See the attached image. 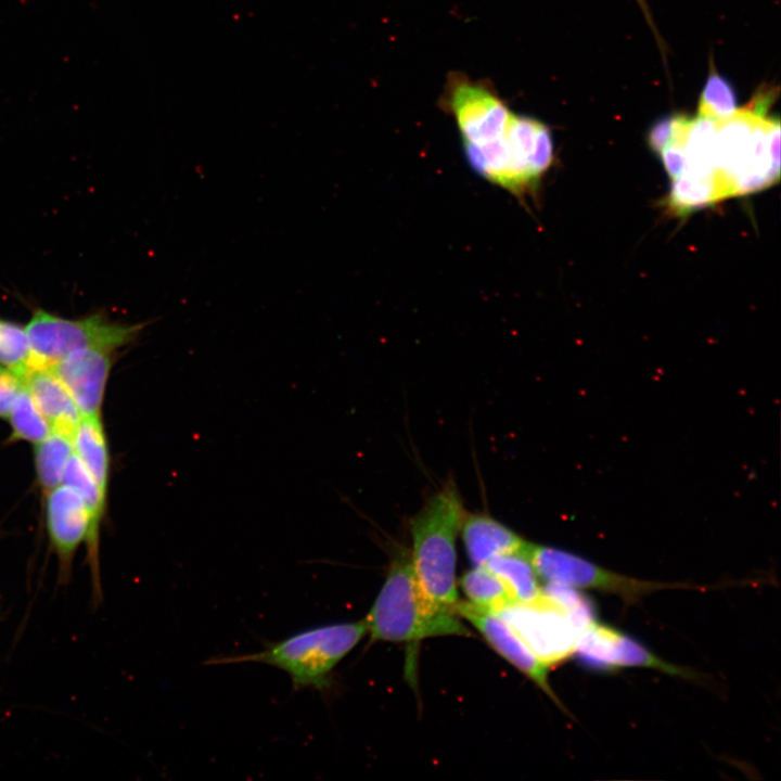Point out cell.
<instances>
[{
  "label": "cell",
  "instance_id": "obj_21",
  "mask_svg": "<svg viewBox=\"0 0 781 781\" xmlns=\"http://www.w3.org/2000/svg\"><path fill=\"white\" fill-rule=\"evenodd\" d=\"M8 419L12 437L37 444L49 435L51 426L36 407L23 383L11 406Z\"/></svg>",
  "mask_w": 781,
  "mask_h": 781
},
{
  "label": "cell",
  "instance_id": "obj_14",
  "mask_svg": "<svg viewBox=\"0 0 781 781\" xmlns=\"http://www.w3.org/2000/svg\"><path fill=\"white\" fill-rule=\"evenodd\" d=\"M460 532L473 566H484L497 555L523 550L527 542L486 514H466Z\"/></svg>",
  "mask_w": 781,
  "mask_h": 781
},
{
  "label": "cell",
  "instance_id": "obj_2",
  "mask_svg": "<svg viewBox=\"0 0 781 781\" xmlns=\"http://www.w3.org/2000/svg\"><path fill=\"white\" fill-rule=\"evenodd\" d=\"M458 614L434 604L422 591L411 560L399 554L363 619L375 641L418 642L438 636H470Z\"/></svg>",
  "mask_w": 781,
  "mask_h": 781
},
{
  "label": "cell",
  "instance_id": "obj_18",
  "mask_svg": "<svg viewBox=\"0 0 781 781\" xmlns=\"http://www.w3.org/2000/svg\"><path fill=\"white\" fill-rule=\"evenodd\" d=\"M74 452L73 435L51 430L35 448L36 474L40 486L49 491L62 483L64 469Z\"/></svg>",
  "mask_w": 781,
  "mask_h": 781
},
{
  "label": "cell",
  "instance_id": "obj_19",
  "mask_svg": "<svg viewBox=\"0 0 781 781\" xmlns=\"http://www.w3.org/2000/svg\"><path fill=\"white\" fill-rule=\"evenodd\" d=\"M717 201H720V196L714 177L688 171L673 180L668 195L669 207L680 214Z\"/></svg>",
  "mask_w": 781,
  "mask_h": 781
},
{
  "label": "cell",
  "instance_id": "obj_20",
  "mask_svg": "<svg viewBox=\"0 0 781 781\" xmlns=\"http://www.w3.org/2000/svg\"><path fill=\"white\" fill-rule=\"evenodd\" d=\"M739 112L732 85L720 75L710 62L709 72L697 105L699 117L716 123L725 121Z\"/></svg>",
  "mask_w": 781,
  "mask_h": 781
},
{
  "label": "cell",
  "instance_id": "obj_11",
  "mask_svg": "<svg viewBox=\"0 0 781 781\" xmlns=\"http://www.w3.org/2000/svg\"><path fill=\"white\" fill-rule=\"evenodd\" d=\"M113 353L102 348L82 349L49 368L66 387L81 417L101 415Z\"/></svg>",
  "mask_w": 781,
  "mask_h": 781
},
{
  "label": "cell",
  "instance_id": "obj_1",
  "mask_svg": "<svg viewBox=\"0 0 781 781\" xmlns=\"http://www.w3.org/2000/svg\"><path fill=\"white\" fill-rule=\"evenodd\" d=\"M466 513L451 482L431 496L410 520L411 564L424 594L437 606L456 612V541Z\"/></svg>",
  "mask_w": 781,
  "mask_h": 781
},
{
  "label": "cell",
  "instance_id": "obj_26",
  "mask_svg": "<svg viewBox=\"0 0 781 781\" xmlns=\"http://www.w3.org/2000/svg\"><path fill=\"white\" fill-rule=\"evenodd\" d=\"M636 1H637V3L639 4L640 9L642 10V13H643V15H644L648 24L650 25V27H651V29H652V31H653V34H654V37L656 38L657 42H660V43H658V44H660V48L663 49V43H662L661 37H660L658 33H657V29H656V27H655V24H654V22H653V18H652V15H651V11H650V9H649V5H648V3H646V0H636Z\"/></svg>",
  "mask_w": 781,
  "mask_h": 781
},
{
  "label": "cell",
  "instance_id": "obj_9",
  "mask_svg": "<svg viewBox=\"0 0 781 781\" xmlns=\"http://www.w3.org/2000/svg\"><path fill=\"white\" fill-rule=\"evenodd\" d=\"M575 652L584 662L600 668L640 666L688 676L684 669L660 660L626 635L594 622L581 631Z\"/></svg>",
  "mask_w": 781,
  "mask_h": 781
},
{
  "label": "cell",
  "instance_id": "obj_10",
  "mask_svg": "<svg viewBox=\"0 0 781 781\" xmlns=\"http://www.w3.org/2000/svg\"><path fill=\"white\" fill-rule=\"evenodd\" d=\"M456 613L470 622L497 653L530 678L562 707L548 682V667L536 657L514 628L500 614L483 611L469 602L460 601L456 605Z\"/></svg>",
  "mask_w": 781,
  "mask_h": 781
},
{
  "label": "cell",
  "instance_id": "obj_17",
  "mask_svg": "<svg viewBox=\"0 0 781 781\" xmlns=\"http://www.w3.org/2000/svg\"><path fill=\"white\" fill-rule=\"evenodd\" d=\"M460 587L469 603L483 611L499 614L515 604L504 582L486 566L466 572Z\"/></svg>",
  "mask_w": 781,
  "mask_h": 781
},
{
  "label": "cell",
  "instance_id": "obj_4",
  "mask_svg": "<svg viewBox=\"0 0 781 781\" xmlns=\"http://www.w3.org/2000/svg\"><path fill=\"white\" fill-rule=\"evenodd\" d=\"M145 323L124 324L102 313L67 319L36 309L25 327L29 348V371L49 369L73 353L102 348L115 351L131 343Z\"/></svg>",
  "mask_w": 781,
  "mask_h": 781
},
{
  "label": "cell",
  "instance_id": "obj_5",
  "mask_svg": "<svg viewBox=\"0 0 781 781\" xmlns=\"http://www.w3.org/2000/svg\"><path fill=\"white\" fill-rule=\"evenodd\" d=\"M438 105L453 118L464 154L505 139L514 115L491 85L460 72L447 77Z\"/></svg>",
  "mask_w": 781,
  "mask_h": 781
},
{
  "label": "cell",
  "instance_id": "obj_25",
  "mask_svg": "<svg viewBox=\"0 0 781 781\" xmlns=\"http://www.w3.org/2000/svg\"><path fill=\"white\" fill-rule=\"evenodd\" d=\"M678 115L661 118L652 125L648 133V143L657 154L673 140Z\"/></svg>",
  "mask_w": 781,
  "mask_h": 781
},
{
  "label": "cell",
  "instance_id": "obj_12",
  "mask_svg": "<svg viewBox=\"0 0 781 781\" xmlns=\"http://www.w3.org/2000/svg\"><path fill=\"white\" fill-rule=\"evenodd\" d=\"M22 383L51 430L74 435L81 414L71 394L51 369L27 372Z\"/></svg>",
  "mask_w": 781,
  "mask_h": 781
},
{
  "label": "cell",
  "instance_id": "obj_3",
  "mask_svg": "<svg viewBox=\"0 0 781 781\" xmlns=\"http://www.w3.org/2000/svg\"><path fill=\"white\" fill-rule=\"evenodd\" d=\"M367 633L364 620L318 626L269 643L263 651L212 658L206 664L261 663L285 671L294 690H323L333 668Z\"/></svg>",
  "mask_w": 781,
  "mask_h": 781
},
{
  "label": "cell",
  "instance_id": "obj_24",
  "mask_svg": "<svg viewBox=\"0 0 781 781\" xmlns=\"http://www.w3.org/2000/svg\"><path fill=\"white\" fill-rule=\"evenodd\" d=\"M684 142L686 141L670 142L660 152L661 161L671 180L679 177L686 169Z\"/></svg>",
  "mask_w": 781,
  "mask_h": 781
},
{
  "label": "cell",
  "instance_id": "obj_23",
  "mask_svg": "<svg viewBox=\"0 0 781 781\" xmlns=\"http://www.w3.org/2000/svg\"><path fill=\"white\" fill-rule=\"evenodd\" d=\"M22 386V380L11 370L0 364V418L9 415L13 400Z\"/></svg>",
  "mask_w": 781,
  "mask_h": 781
},
{
  "label": "cell",
  "instance_id": "obj_6",
  "mask_svg": "<svg viewBox=\"0 0 781 781\" xmlns=\"http://www.w3.org/2000/svg\"><path fill=\"white\" fill-rule=\"evenodd\" d=\"M547 667L575 652L581 631L593 622L592 609H571L547 594L499 613Z\"/></svg>",
  "mask_w": 781,
  "mask_h": 781
},
{
  "label": "cell",
  "instance_id": "obj_7",
  "mask_svg": "<svg viewBox=\"0 0 781 781\" xmlns=\"http://www.w3.org/2000/svg\"><path fill=\"white\" fill-rule=\"evenodd\" d=\"M524 552L538 577L549 584L589 588L635 601L669 585L638 580L604 569L565 550L527 542Z\"/></svg>",
  "mask_w": 781,
  "mask_h": 781
},
{
  "label": "cell",
  "instance_id": "obj_16",
  "mask_svg": "<svg viewBox=\"0 0 781 781\" xmlns=\"http://www.w3.org/2000/svg\"><path fill=\"white\" fill-rule=\"evenodd\" d=\"M484 566L504 582L515 604L535 602L543 593L538 584V576L524 549L497 555Z\"/></svg>",
  "mask_w": 781,
  "mask_h": 781
},
{
  "label": "cell",
  "instance_id": "obj_15",
  "mask_svg": "<svg viewBox=\"0 0 781 781\" xmlns=\"http://www.w3.org/2000/svg\"><path fill=\"white\" fill-rule=\"evenodd\" d=\"M74 453L106 499L110 458L101 415L81 417L73 435Z\"/></svg>",
  "mask_w": 781,
  "mask_h": 781
},
{
  "label": "cell",
  "instance_id": "obj_22",
  "mask_svg": "<svg viewBox=\"0 0 781 781\" xmlns=\"http://www.w3.org/2000/svg\"><path fill=\"white\" fill-rule=\"evenodd\" d=\"M30 348L25 328L0 319V364L21 380L29 372Z\"/></svg>",
  "mask_w": 781,
  "mask_h": 781
},
{
  "label": "cell",
  "instance_id": "obj_8",
  "mask_svg": "<svg viewBox=\"0 0 781 781\" xmlns=\"http://www.w3.org/2000/svg\"><path fill=\"white\" fill-rule=\"evenodd\" d=\"M46 525L52 550L59 561V582L71 580L73 560L89 533V514L80 495L61 484L48 491Z\"/></svg>",
  "mask_w": 781,
  "mask_h": 781
},
{
  "label": "cell",
  "instance_id": "obj_13",
  "mask_svg": "<svg viewBox=\"0 0 781 781\" xmlns=\"http://www.w3.org/2000/svg\"><path fill=\"white\" fill-rule=\"evenodd\" d=\"M62 483L80 495L89 514L90 526L86 540L87 560L91 573L93 601L97 604L102 599L99 567V532L104 514L105 498L101 495L94 481L75 453L66 463Z\"/></svg>",
  "mask_w": 781,
  "mask_h": 781
}]
</instances>
